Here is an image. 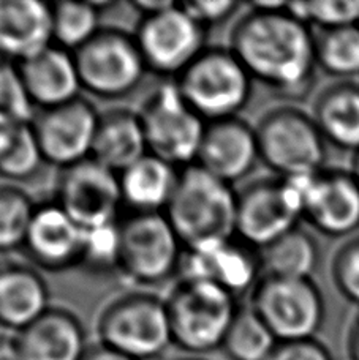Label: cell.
<instances>
[{"label": "cell", "instance_id": "1", "mask_svg": "<svg viewBox=\"0 0 359 360\" xmlns=\"http://www.w3.org/2000/svg\"><path fill=\"white\" fill-rule=\"evenodd\" d=\"M286 5L279 10L248 6L236 19L228 48L253 82L294 105L309 98L317 84V44L315 32Z\"/></svg>", "mask_w": 359, "mask_h": 360}, {"label": "cell", "instance_id": "2", "mask_svg": "<svg viewBox=\"0 0 359 360\" xmlns=\"http://www.w3.org/2000/svg\"><path fill=\"white\" fill-rule=\"evenodd\" d=\"M238 191L198 165L179 172L165 217L185 250L203 248L236 237Z\"/></svg>", "mask_w": 359, "mask_h": 360}, {"label": "cell", "instance_id": "3", "mask_svg": "<svg viewBox=\"0 0 359 360\" xmlns=\"http://www.w3.org/2000/svg\"><path fill=\"white\" fill-rule=\"evenodd\" d=\"M172 345L203 357L222 349L238 313V299L213 283L179 278L165 299Z\"/></svg>", "mask_w": 359, "mask_h": 360}, {"label": "cell", "instance_id": "4", "mask_svg": "<svg viewBox=\"0 0 359 360\" xmlns=\"http://www.w3.org/2000/svg\"><path fill=\"white\" fill-rule=\"evenodd\" d=\"M260 162L279 177L310 176L326 168L328 143L312 114L291 103L277 105L255 125Z\"/></svg>", "mask_w": 359, "mask_h": 360}, {"label": "cell", "instance_id": "5", "mask_svg": "<svg viewBox=\"0 0 359 360\" xmlns=\"http://www.w3.org/2000/svg\"><path fill=\"white\" fill-rule=\"evenodd\" d=\"M97 337L134 360L160 357L172 345L165 299L149 291L116 295L99 313Z\"/></svg>", "mask_w": 359, "mask_h": 360}, {"label": "cell", "instance_id": "6", "mask_svg": "<svg viewBox=\"0 0 359 360\" xmlns=\"http://www.w3.org/2000/svg\"><path fill=\"white\" fill-rule=\"evenodd\" d=\"M175 82L204 122L239 117L253 92L247 70L222 46H206Z\"/></svg>", "mask_w": 359, "mask_h": 360}, {"label": "cell", "instance_id": "7", "mask_svg": "<svg viewBox=\"0 0 359 360\" xmlns=\"http://www.w3.org/2000/svg\"><path fill=\"white\" fill-rule=\"evenodd\" d=\"M118 272L138 288L163 285L179 275L184 245L165 214H132L119 220Z\"/></svg>", "mask_w": 359, "mask_h": 360}, {"label": "cell", "instance_id": "8", "mask_svg": "<svg viewBox=\"0 0 359 360\" xmlns=\"http://www.w3.org/2000/svg\"><path fill=\"white\" fill-rule=\"evenodd\" d=\"M149 153L177 169L196 163L204 122L191 108L175 81H162L139 109Z\"/></svg>", "mask_w": 359, "mask_h": 360}, {"label": "cell", "instance_id": "9", "mask_svg": "<svg viewBox=\"0 0 359 360\" xmlns=\"http://www.w3.org/2000/svg\"><path fill=\"white\" fill-rule=\"evenodd\" d=\"M248 307L263 319L277 342L317 338L326 321V302L313 278L263 275L250 292Z\"/></svg>", "mask_w": 359, "mask_h": 360}, {"label": "cell", "instance_id": "10", "mask_svg": "<svg viewBox=\"0 0 359 360\" xmlns=\"http://www.w3.org/2000/svg\"><path fill=\"white\" fill-rule=\"evenodd\" d=\"M303 196L298 177L265 176L238 191L236 237L256 250L267 247L299 226Z\"/></svg>", "mask_w": 359, "mask_h": 360}, {"label": "cell", "instance_id": "11", "mask_svg": "<svg viewBox=\"0 0 359 360\" xmlns=\"http://www.w3.org/2000/svg\"><path fill=\"white\" fill-rule=\"evenodd\" d=\"M73 56L82 90L101 100L125 98L149 73L134 35L119 27H101Z\"/></svg>", "mask_w": 359, "mask_h": 360}, {"label": "cell", "instance_id": "12", "mask_svg": "<svg viewBox=\"0 0 359 360\" xmlns=\"http://www.w3.org/2000/svg\"><path fill=\"white\" fill-rule=\"evenodd\" d=\"M134 40L147 72L175 81L206 49V30L185 13L179 2L171 8L141 18Z\"/></svg>", "mask_w": 359, "mask_h": 360}, {"label": "cell", "instance_id": "13", "mask_svg": "<svg viewBox=\"0 0 359 360\" xmlns=\"http://www.w3.org/2000/svg\"><path fill=\"white\" fill-rule=\"evenodd\" d=\"M303 220L329 239H350L359 231V184L350 169L325 168L298 177Z\"/></svg>", "mask_w": 359, "mask_h": 360}, {"label": "cell", "instance_id": "14", "mask_svg": "<svg viewBox=\"0 0 359 360\" xmlns=\"http://www.w3.org/2000/svg\"><path fill=\"white\" fill-rule=\"evenodd\" d=\"M54 201L80 224L92 229L119 221L122 193L119 174L97 160L87 158L61 169Z\"/></svg>", "mask_w": 359, "mask_h": 360}, {"label": "cell", "instance_id": "15", "mask_svg": "<svg viewBox=\"0 0 359 360\" xmlns=\"http://www.w3.org/2000/svg\"><path fill=\"white\" fill-rule=\"evenodd\" d=\"M99 119L94 103L82 96L67 105L42 109L30 124L44 163L65 169L92 158Z\"/></svg>", "mask_w": 359, "mask_h": 360}, {"label": "cell", "instance_id": "16", "mask_svg": "<svg viewBox=\"0 0 359 360\" xmlns=\"http://www.w3.org/2000/svg\"><path fill=\"white\" fill-rule=\"evenodd\" d=\"M263 276L260 252L238 237L203 248L184 250L179 278L213 283L234 295L252 292Z\"/></svg>", "mask_w": 359, "mask_h": 360}, {"label": "cell", "instance_id": "17", "mask_svg": "<svg viewBox=\"0 0 359 360\" xmlns=\"http://www.w3.org/2000/svg\"><path fill=\"white\" fill-rule=\"evenodd\" d=\"M84 234L56 201L38 204L23 250L37 269L63 272L81 267Z\"/></svg>", "mask_w": 359, "mask_h": 360}, {"label": "cell", "instance_id": "18", "mask_svg": "<svg viewBox=\"0 0 359 360\" xmlns=\"http://www.w3.org/2000/svg\"><path fill=\"white\" fill-rule=\"evenodd\" d=\"M260 162L255 127L241 117L206 122L196 163L229 185L241 182Z\"/></svg>", "mask_w": 359, "mask_h": 360}, {"label": "cell", "instance_id": "19", "mask_svg": "<svg viewBox=\"0 0 359 360\" xmlns=\"http://www.w3.org/2000/svg\"><path fill=\"white\" fill-rule=\"evenodd\" d=\"M49 286L27 261L0 259V327L19 333L46 313Z\"/></svg>", "mask_w": 359, "mask_h": 360}, {"label": "cell", "instance_id": "20", "mask_svg": "<svg viewBox=\"0 0 359 360\" xmlns=\"http://www.w3.org/2000/svg\"><path fill=\"white\" fill-rule=\"evenodd\" d=\"M16 65L34 108H57L81 96L78 67L73 53L67 49L51 44Z\"/></svg>", "mask_w": 359, "mask_h": 360}, {"label": "cell", "instance_id": "21", "mask_svg": "<svg viewBox=\"0 0 359 360\" xmlns=\"http://www.w3.org/2000/svg\"><path fill=\"white\" fill-rule=\"evenodd\" d=\"M16 338L23 360H82L89 348L84 324L63 307H51Z\"/></svg>", "mask_w": 359, "mask_h": 360}, {"label": "cell", "instance_id": "22", "mask_svg": "<svg viewBox=\"0 0 359 360\" xmlns=\"http://www.w3.org/2000/svg\"><path fill=\"white\" fill-rule=\"evenodd\" d=\"M53 43L51 4L0 0V59L21 63Z\"/></svg>", "mask_w": 359, "mask_h": 360}, {"label": "cell", "instance_id": "23", "mask_svg": "<svg viewBox=\"0 0 359 360\" xmlns=\"http://www.w3.org/2000/svg\"><path fill=\"white\" fill-rule=\"evenodd\" d=\"M149 153L139 112L114 106L100 112L92 158L120 174Z\"/></svg>", "mask_w": 359, "mask_h": 360}, {"label": "cell", "instance_id": "24", "mask_svg": "<svg viewBox=\"0 0 359 360\" xmlns=\"http://www.w3.org/2000/svg\"><path fill=\"white\" fill-rule=\"evenodd\" d=\"M312 117L328 146L353 155L359 150V82L336 81L320 90Z\"/></svg>", "mask_w": 359, "mask_h": 360}, {"label": "cell", "instance_id": "25", "mask_svg": "<svg viewBox=\"0 0 359 360\" xmlns=\"http://www.w3.org/2000/svg\"><path fill=\"white\" fill-rule=\"evenodd\" d=\"M179 172L176 166L147 153L119 174L122 202L133 214H165L176 191Z\"/></svg>", "mask_w": 359, "mask_h": 360}, {"label": "cell", "instance_id": "26", "mask_svg": "<svg viewBox=\"0 0 359 360\" xmlns=\"http://www.w3.org/2000/svg\"><path fill=\"white\" fill-rule=\"evenodd\" d=\"M258 252L261 272L267 276L310 280L320 266L318 242L313 234L301 226Z\"/></svg>", "mask_w": 359, "mask_h": 360}, {"label": "cell", "instance_id": "27", "mask_svg": "<svg viewBox=\"0 0 359 360\" xmlns=\"http://www.w3.org/2000/svg\"><path fill=\"white\" fill-rule=\"evenodd\" d=\"M315 44L318 70L337 81L359 78V25L318 30Z\"/></svg>", "mask_w": 359, "mask_h": 360}, {"label": "cell", "instance_id": "28", "mask_svg": "<svg viewBox=\"0 0 359 360\" xmlns=\"http://www.w3.org/2000/svg\"><path fill=\"white\" fill-rule=\"evenodd\" d=\"M277 338L250 307H239L222 351L229 360H266Z\"/></svg>", "mask_w": 359, "mask_h": 360}, {"label": "cell", "instance_id": "29", "mask_svg": "<svg viewBox=\"0 0 359 360\" xmlns=\"http://www.w3.org/2000/svg\"><path fill=\"white\" fill-rule=\"evenodd\" d=\"M100 15L92 2L51 4L53 43L70 53H76L101 30Z\"/></svg>", "mask_w": 359, "mask_h": 360}, {"label": "cell", "instance_id": "30", "mask_svg": "<svg viewBox=\"0 0 359 360\" xmlns=\"http://www.w3.org/2000/svg\"><path fill=\"white\" fill-rule=\"evenodd\" d=\"M37 205L19 185L0 184V255L24 248Z\"/></svg>", "mask_w": 359, "mask_h": 360}, {"label": "cell", "instance_id": "31", "mask_svg": "<svg viewBox=\"0 0 359 360\" xmlns=\"http://www.w3.org/2000/svg\"><path fill=\"white\" fill-rule=\"evenodd\" d=\"M43 165L32 124L21 125L11 146L0 155V177L10 184L24 182L34 177Z\"/></svg>", "mask_w": 359, "mask_h": 360}, {"label": "cell", "instance_id": "32", "mask_svg": "<svg viewBox=\"0 0 359 360\" xmlns=\"http://www.w3.org/2000/svg\"><path fill=\"white\" fill-rule=\"evenodd\" d=\"M286 10L310 29L331 30L359 25V0L288 2Z\"/></svg>", "mask_w": 359, "mask_h": 360}, {"label": "cell", "instance_id": "33", "mask_svg": "<svg viewBox=\"0 0 359 360\" xmlns=\"http://www.w3.org/2000/svg\"><path fill=\"white\" fill-rule=\"evenodd\" d=\"M120 253L119 221L86 229L81 267L94 274L118 272Z\"/></svg>", "mask_w": 359, "mask_h": 360}, {"label": "cell", "instance_id": "34", "mask_svg": "<svg viewBox=\"0 0 359 360\" xmlns=\"http://www.w3.org/2000/svg\"><path fill=\"white\" fill-rule=\"evenodd\" d=\"M34 105L25 92L16 63L0 59V119L30 124Z\"/></svg>", "mask_w": 359, "mask_h": 360}, {"label": "cell", "instance_id": "35", "mask_svg": "<svg viewBox=\"0 0 359 360\" xmlns=\"http://www.w3.org/2000/svg\"><path fill=\"white\" fill-rule=\"evenodd\" d=\"M331 280L345 300L359 307V236L350 237L336 250Z\"/></svg>", "mask_w": 359, "mask_h": 360}, {"label": "cell", "instance_id": "36", "mask_svg": "<svg viewBox=\"0 0 359 360\" xmlns=\"http://www.w3.org/2000/svg\"><path fill=\"white\" fill-rule=\"evenodd\" d=\"M181 8L190 18L206 30L208 27L223 24L229 18L234 16L242 4L232 2V0H219V2H209V0H196V2H179Z\"/></svg>", "mask_w": 359, "mask_h": 360}, {"label": "cell", "instance_id": "37", "mask_svg": "<svg viewBox=\"0 0 359 360\" xmlns=\"http://www.w3.org/2000/svg\"><path fill=\"white\" fill-rule=\"evenodd\" d=\"M266 360H334L331 349L317 338L279 342Z\"/></svg>", "mask_w": 359, "mask_h": 360}, {"label": "cell", "instance_id": "38", "mask_svg": "<svg viewBox=\"0 0 359 360\" xmlns=\"http://www.w3.org/2000/svg\"><path fill=\"white\" fill-rule=\"evenodd\" d=\"M82 360H134V359L122 354V352L110 348V346H105L100 342H97L94 345H89V348Z\"/></svg>", "mask_w": 359, "mask_h": 360}, {"label": "cell", "instance_id": "39", "mask_svg": "<svg viewBox=\"0 0 359 360\" xmlns=\"http://www.w3.org/2000/svg\"><path fill=\"white\" fill-rule=\"evenodd\" d=\"M175 4L176 2H170V0H134L130 5L141 18H146L156 15V13L168 10Z\"/></svg>", "mask_w": 359, "mask_h": 360}, {"label": "cell", "instance_id": "40", "mask_svg": "<svg viewBox=\"0 0 359 360\" xmlns=\"http://www.w3.org/2000/svg\"><path fill=\"white\" fill-rule=\"evenodd\" d=\"M0 360H23L16 335L0 332Z\"/></svg>", "mask_w": 359, "mask_h": 360}, {"label": "cell", "instance_id": "41", "mask_svg": "<svg viewBox=\"0 0 359 360\" xmlns=\"http://www.w3.org/2000/svg\"><path fill=\"white\" fill-rule=\"evenodd\" d=\"M24 124H18V122H11L6 119H0V155L11 146L13 139H15L19 127Z\"/></svg>", "mask_w": 359, "mask_h": 360}, {"label": "cell", "instance_id": "42", "mask_svg": "<svg viewBox=\"0 0 359 360\" xmlns=\"http://www.w3.org/2000/svg\"><path fill=\"white\" fill-rule=\"evenodd\" d=\"M347 356L348 360H359V311L350 323L347 333Z\"/></svg>", "mask_w": 359, "mask_h": 360}, {"label": "cell", "instance_id": "43", "mask_svg": "<svg viewBox=\"0 0 359 360\" xmlns=\"http://www.w3.org/2000/svg\"><path fill=\"white\" fill-rule=\"evenodd\" d=\"M350 172H351V174H353V177L358 180V184H359V150L355 152L353 155H351Z\"/></svg>", "mask_w": 359, "mask_h": 360}, {"label": "cell", "instance_id": "44", "mask_svg": "<svg viewBox=\"0 0 359 360\" xmlns=\"http://www.w3.org/2000/svg\"><path fill=\"white\" fill-rule=\"evenodd\" d=\"M175 360H208V359L195 357V356H187V357H179V359H175Z\"/></svg>", "mask_w": 359, "mask_h": 360}]
</instances>
